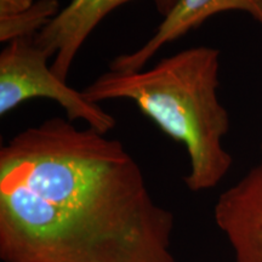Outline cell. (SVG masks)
Masks as SVG:
<instances>
[{
    "instance_id": "8992f818",
    "label": "cell",
    "mask_w": 262,
    "mask_h": 262,
    "mask_svg": "<svg viewBox=\"0 0 262 262\" xmlns=\"http://www.w3.org/2000/svg\"><path fill=\"white\" fill-rule=\"evenodd\" d=\"M226 11H241L262 27V0H179L142 47L130 54L114 57L110 71L137 72L145 68L160 49L185 37L212 16Z\"/></svg>"
},
{
    "instance_id": "277c9868",
    "label": "cell",
    "mask_w": 262,
    "mask_h": 262,
    "mask_svg": "<svg viewBox=\"0 0 262 262\" xmlns=\"http://www.w3.org/2000/svg\"><path fill=\"white\" fill-rule=\"evenodd\" d=\"M133 0H71L56 17L34 37L35 44L54 57L51 68L67 80L78 51L106 16ZM179 0H153L159 14L165 17Z\"/></svg>"
},
{
    "instance_id": "6da1fadb",
    "label": "cell",
    "mask_w": 262,
    "mask_h": 262,
    "mask_svg": "<svg viewBox=\"0 0 262 262\" xmlns=\"http://www.w3.org/2000/svg\"><path fill=\"white\" fill-rule=\"evenodd\" d=\"M175 219L119 140L51 118L0 148L3 262H176Z\"/></svg>"
},
{
    "instance_id": "9c48e42d",
    "label": "cell",
    "mask_w": 262,
    "mask_h": 262,
    "mask_svg": "<svg viewBox=\"0 0 262 262\" xmlns=\"http://www.w3.org/2000/svg\"><path fill=\"white\" fill-rule=\"evenodd\" d=\"M261 150H262V145H261Z\"/></svg>"
},
{
    "instance_id": "3957f363",
    "label": "cell",
    "mask_w": 262,
    "mask_h": 262,
    "mask_svg": "<svg viewBox=\"0 0 262 262\" xmlns=\"http://www.w3.org/2000/svg\"><path fill=\"white\" fill-rule=\"evenodd\" d=\"M50 56L34 38L8 42L0 52V116L4 117L32 98H48L60 104L68 120H83L98 133H110L117 120L98 103L90 102L83 91L66 83L52 71Z\"/></svg>"
},
{
    "instance_id": "ba28073f",
    "label": "cell",
    "mask_w": 262,
    "mask_h": 262,
    "mask_svg": "<svg viewBox=\"0 0 262 262\" xmlns=\"http://www.w3.org/2000/svg\"><path fill=\"white\" fill-rule=\"evenodd\" d=\"M34 0H0V16L14 14L27 9Z\"/></svg>"
},
{
    "instance_id": "5b68a950",
    "label": "cell",
    "mask_w": 262,
    "mask_h": 262,
    "mask_svg": "<svg viewBox=\"0 0 262 262\" xmlns=\"http://www.w3.org/2000/svg\"><path fill=\"white\" fill-rule=\"evenodd\" d=\"M214 217L234 262H262V162L221 193Z\"/></svg>"
},
{
    "instance_id": "7a4b0ae2",
    "label": "cell",
    "mask_w": 262,
    "mask_h": 262,
    "mask_svg": "<svg viewBox=\"0 0 262 262\" xmlns=\"http://www.w3.org/2000/svg\"><path fill=\"white\" fill-rule=\"evenodd\" d=\"M220 51L193 47L164 57L148 70L108 71L83 90L94 103L131 101L165 135L187 150L185 183L192 192L216 187L233 159L222 140L229 131V114L217 96Z\"/></svg>"
},
{
    "instance_id": "52a82bcc",
    "label": "cell",
    "mask_w": 262,
    "mask_h": 262,
    "mask_svg": "<svg viewBox=\"0 0 262 262\" xmlns=\"http://www.w3.org/2000/svg\"><path fill=\"white\" fill-rule=\"evenodd\" d=\"M61 11L58 0H34L31 6L14 14L0 16V41L34 38Z\"/></svg>"
}]
</instances>
